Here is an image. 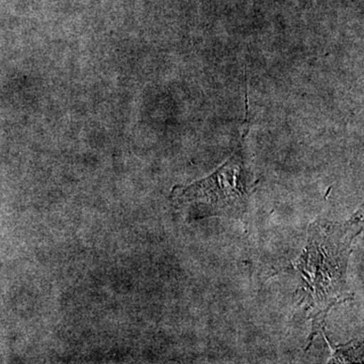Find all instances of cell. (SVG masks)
Segmentation results:
<instances>
[{"label": "cell", "instance_id": "obj_1", "mask_svg": "<svg viewBox=\"0 0 364 364\" xmlns=\"http://www.w3.org/2000/svg\"><path fill=\"white\" fill-rule=\"evenodd\" d=\"M361 228V215L345 224L318 222L311 227L310 240L296 267L303 279L306 305L315 317L314 324L347 296V260Z\"/></svg>", "mask_w": 364, "mask_h": 364}, {"label": "cell", "instance_id": "obj_2", "mask_svg": "<svg viewBox=\"0 0 364 364\" xmlns=\"http://www.w3.org/2000/svg\"><path fill=\"white\" fill-rule=\"evenodd\" d=\"M250 184L243 164L238 157H232L212 176L184 189L181 200L202 202L215 210L240 213L245 208Z\"/></svg>", "mask_w": 364, "mask_h": 364}]
</instances>
